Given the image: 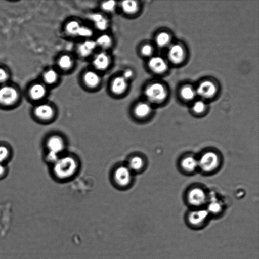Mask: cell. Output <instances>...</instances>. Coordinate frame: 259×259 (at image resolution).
I'll use <instances>...</instances> for the list:
<instances>
[{"instance_id": "cell-8", "label": "cell", "mask_w": 259, "mask_h": 259, "mask_svg": "<svg viewBox=\"0 0 259 259\" xmlns=\"http://www.w3.org/2000/svg\"><path fill=\"white\" fill-rule=\"evenodd\" d=\"M47 152L60 156L65 148V142L63 139L58 135L49 136L45 142Z\"/></svg>"}, {"instance_id": "cell-2", "label": "cell", "mask_w": 259, "mask_h": 259, "mask_svg": "<svg viewBox=\"0 0 259 259\" xmlns=\"http://www.w3.org/2000/svg\"><path fill=\"white\" fill-rule=\"evenodd\" d=\"M78 163L76 159L71 156L60 157L52 164V171L58 179L65 180L72 177L76 172Z\"/></svg>"}, {"instance_id": "cell-16", "label": "cell", "mask_w": 259, "mask_h": 259, "mask_svg": "<svg viewBox=\"0 0 259 259\" xmlns=\"http://www.w3.org/2000/svg\"><path fill=\"white\" fill-rule=\"evenodd\" d=\"M151 108L149 104L145 102H140L137 104L134 109V115L138 118H144L149 115Z\"/></svg>"}, {"instance_id": "cell-4", "label": "cell", "mask_w": 259, "mask_h": 259, "mask_svg": "<svg viewBox=\"0 0 259 259\" xmlns=\"http://www.w3.org/2000/svg\"><path fill=\"white\" fill-rule=\"evenodd\" d=\"M209 212L206 209L192 211L187 215V223L192 228L200 229L206 224Z\"/></svg>"}, {"instance_id": "cell-26", "label": "cell", "mask_w": 259, "mask_h": 259, "mask_svg": "<svg viewBox=\"0 0 259 259\" xmlns=\"http://www.w3.org/2000/svg\"><path fill=\"white\" fill-rule=\"evenodd\" d=\"M80 27V24L77 21L73 20L67 24L66 30L70 35H77Z\"/></svg>"}, {"instance_id": "cell-5", "label": "cell", "mask_w": 259, "mask_h": 259, "mask_svg": "<svg viewBox=\"0 0 259 259\" xmlns=\"http://www.w3.org/2000/svg\"><path fill=\"white\" fill-rule=\"evenodd\" d=\"M46 85L43 82H36L30 84L26 92L28 99L35 104L40 103L47 94Z\"/></svg>"}, {"instance_id": "cell-13", "label": "cell", "mask_w": 259, "mask_h": 259, "mask_svg": "<svg viewBox=\"0 0 259 259\" xmlns=\"http://www.w3.org/2000/svg\"><path fill=\"white\" fill-rule=\"evenodd\" d=\"M109 63V57L106 53L104 52L97 54L93 60L94 67L100 70L106 69L108 67Z\"/></svg>"}, {"instance_id": "cell-6", "label": "cell", "mask_w": 259, "mask_h": 259, "mask_svg": "<svg viewBox=\"0 0 259 259\" xmlns=\"http://www.w3.org/2000/svg\"><path fill=\"white\" fill-rule=\"evenodd\" d=\"M198 166L205 172H210L218 166L219 158L213 152H207L204 153L198 160Z\"/></svg>"}, {"instance_id": "cell-33", "label": "cell", "mask_w": 259, "mask_h": 259, "mask_svg": "<svg viewBox=\"0 0 259 259\" xmlns=\"http://www.w3.org/2000/svg\"><path fill=\"white\" fill-rule=\"evenodd\" d=\"M116 2L114 1H108L106 2H104L102 5V8L108 12L112 11L115 7Z\"/></svg>"}, {"instance_id": "cell-10", "label": "cell", "mask_w": 259, "mask_h": 259, "mask_svg": "<svg viewBox=\"0 0 259 259\" xmlns=\"http://www.w3.org/2000/svg\"><path fill=\"white\" fill-rule=\"evenodd\" d=\"M188 200L192 205L198 206L205 203L206 196L205 192L201 188L192 189L188 194Z\"/></svg>"}, {"instance_id": "cell-3", "label": "cell", "mask_w": 259, "mask_h": 259, "mask_svg": "<svg viewBox=\"0 0 259 259\" xmlns=\"http://www.w3.org/2000/svg\"><path fill=\"white\" fill-rule=\"evenodd\" d=\"M31 115L36 121L46 123L52 120L55 111L50 104L40 102L35 104L31 109Z\"/></svg>"}, {"instance_id": "cell-9", "label": "cell", "mask_w": 259, "mask_h": 259, "mask_svg": "<svg viewBox=\"0 0 259 259\" xmlns=\"http://www.w3.org/2000/svg\"><path fill=\"white\" fill-rule=\"evenodd\" d=\"M113 178L118 186L126 187L132 181V171L127 166H119L115 169Z\"/></svg>"}, {"instance_id": "cell-37", "label": "cell", "mask_w": 259, "mask_h": 259, "mask_svg": "<svg viewBox=\"0 0 259 259\" xmlns=\"http://www.w3.org/2000/svg\"><path fill=\"white\" fill-rule=\"evenodd\" d=\"M133 75V72L131 69H126L123 73L122 77L126 80L131 78Z\"/></svg>"}, {"instance_id": "cell-19", "label": "cell", "mask_w": 259, "mask_h": 259, "mask_svg": "<svg viewBox=\"0 0 259 259\" xmlns=\"http://www.w3.org/2000/svg\"><path fill=\"white\" fill-rule=\"evenodd\" d=\"M96 46L95 41L87 40L79 45L78 51L81 56L87 57L93 52Z\"/></svg>"}, {"instance_id": "cell-28", "label": "cell", "mask_w": 259, "mask_h": 259, "mask_svg": "<svg viewBox=\"0 0 259 259\" xmlns=\"http://www.w3.org/2000/svg\"><path fill=\"white\" fill-rule=\"evenodd\" d=\"M11 74L7 67L0 65V85L9 82Z\"/></svg>"}, {"instance_id": "cell-23", "label": "cell", "mask_w": 259, "mask_h": 259, "mask_svg": "<svg viewBox=\"0 0 259 259\" xmlns=\"http://www.w3.org/2000/svg\"><path fill=\"white\" fill-rule=\"evenodd\" d=\"M43 83L46 85L54 83L58 78L57 72L53 69H49L44 72L42 74Z\"/></svg>"}, {"instance_id": "cell-7", "label": "cell", "mask_w": 259, "mask_h": 259, "mask_svg": "<svg viewBox=\"0 0 259 259\" xmlns=\"http://www.w3.org/2000/svg\"><path fill=\"white\" fill-rule=\"evenodd\" d=\"M147 99L153 102H160L166 97L164 87L160 83H154L149 85L145 92Z\"/></svg>"}, {"instance_id": "cell-17", "label": "cell", "mask_w": 259, "mask_h": 259, "mask_svg": "<svg viewBox=\"0 0 259 259\" xmlns=\"http://www.w3.org/2000/svg\"><path fill=\"white\" fill-rule=\"evenodd\" d=\"M111 87L114 94H121L127 88V80L122 76H118L113 79Z\"/></svg>"}, {"instance_id": "cell-31", "label": "cell", "mask_w": 259, "mask_h": 259, "mask_svg": "<svg viewBox=\"0 0 259 259\" xmlns=\"http://www.w3.org/2000/svg\"><path fill=\"white\" fill-rule=\"evenodd\" d=\"M222 206L216 200L212 201L209 204L207 211L212 213H218L221 211Z\"/></svg>"}, {"instance_id": "cell-22", "label": "cell", "mask_w": 259, "mask_h": 259, "mask_svg": "<svg viewBox=\"0 0 259 259\" xmlns=\"http://www.w3.org/2000/svg\"><path fill=\"white\" fill-rule=\"evenodd\" d=\"M144 165L143 158L139 156H135L130 159L127 166L132 171H137L142 169Z\"/></svg>"}, {"instance_id": "cell-27", "label": "cell", "mask_w": 259, "mask_h": 259, "mask_svg": "<svg viewBox=\"0 0 259 259\" xmlns=\"http://www.w3.org/2000/svg\"><path fill=\"white\" fill-rule=\"evenodd\" d=\"M95 42L97 46H99L103 48H107L111 46L112 39L109 35L103 34L98 37Z\"/></svg>"}, {"instance_id": "cell-34", "label": "cell", "mask_w": 259, "mask_h": 259, "mask_svg": "<svg viewBox=\"0 0 259 259\" xmlns=\"http://www.w3.org/2000/svg\"><path fill=\"white\" fill-rule=\"evenodd\" d=\"M93 34V32L91 29L88 27L81 26L79 31L77 34V36L81 37H90Z\"/></svg>"}, {"instance_id": "cell-18", "label": "cell", "mask_w": 259, "mask_h": 259, "mask_svg": "<svg viewBox=\"0 0 259 259\" xmlns=\"http://www.w3.org/2000/svg\"><path fill=\"white\" fill-rule=\"evenodd\" d=\"M89 17L98 29L102 31L106 29L108 26V21L102 14L94 13L90 15Z\"/></svg>"}, {"instance_id": "cell-29", "label": "cell", "mask_w": 259, "mask_h": 259, "mask_svg": "<svg viewBox=\"0 0 259 259\" xmlns=\"http://www.w3.org/2000/svg\"><path fill=\"white\" fill-rule=\"evenodd\" d=\"M182 97L186 100H192L195 96V92L194 90L189 86L183 87L180 92Z\"/></svg>"}, {"instance_id": "cell-24", "label": "cell", "mask_w": 259, "mask_h": 259, "mask_svg": "<svg viewBox=\"0 0 259 259\" xmlns=\"http://www.w3.org/2000/svg\"><path fill=\"white\" fill-rule=\"evenodd\" d=\"M121 7L124 12L128 14H133L137 10L138 4L135 1L126 0L122 2Z\"/></svg>"}, {"instance_id": "cell-11", "label": "cell", "mask_w": 259, "mask_h": 259, "mask_svg": "<svg viewBox=\"0 0 259 259\" xmlns=\"http://www.w3.org/2000/svg\"><path fill=\"white\" fill-rule=\"evenodd\" d=\"M217 91L215 85L211 81L202 82L197 89V93L204 98H211L215 94Z\"/></svg>"}, {"instance_id": "cell-35", "label": "cell", "mask_w": 259, "mask_h": 259, "mask_svg": "<svg viewBox=\"0 0 259 259\" xmlns=\"http://www.w3.org/2000/svg\"><path fill=\"white\" fill-rule=\"evenodd\" d=\"M9 172V167L7 164L0 163V180L5 179Z\"/></svg>"}, {"instance_id": "cell-21", "label": "cell", "mask_w": 259, "mask_h": 259, "mask_svg": "<svg viewBox=\"0 0 259 259\" xmlns=\"http://www.w3.org/2000/svg\"><path fill=\"white\" fill-rule=\"evenodd\" d=\"M181 166L185 170L191 172L198 166V160L193 156H188L183 159Z\"/></svg>"}, {"instance_id": "cell-14", "label": "cell", "mask_w": 259, "mask_h": 259, "mask_svg": "<svg viewBox=\"0 0 259 259\" xmlns=\"http://www.w3.org/2000/svg\"><path fill=\"white\" fill-rule=\"evenodd\" d=\"M184 52L182 47L179 45L172 46L169 50L168 57L175 64H179L183 60Z\"/></svg>"}, {"instance_id": "cell-32", "label": "cell", "mask_w": 259, "mask_h": 259, "mask_svg": "<svg viewBox=\"0 0 259 259\" xmlns=\"http://www.w3.org/2000/svg\"><path fill=\"white\" fill-rule=\"evenodd\" d=\"M205 105L201 101L196 102L193 105L192 109L196 113H201L205 110Z\"/></svg>"}, {"instance_id": "cell-12", "label": "cell", "mask_w": 259, "mask_h": 259, "mask_svg": "<svg viewBox=\"0 0 259 259\" xmlns=\"http://www.w3.org/2000/svg\"><path fill=\"white\" fill-rule=\"evenodd\" d=\"M148 65L153 72L157 73H161L165 72L167 68L165 60L158 56L151 58L148 62Z\"/></svg>"}, {"instance_id": "cell-25", "label": "cell", "mask_w": 259, "mask_h": 259, "mask_svg": "<svg viewBox=\"0 0 259 259\" xmlns=\"http://www.w3.org/2000/svg\"><path fill=\"white\" fill-rule=\"evenodd\" d=\"M73 61L71 57L68 55L61 56L58 61L59 66L63 69H68L72 66Z\"/></svg>"}, {"instance_id": "cell-15", "label": "cell", "mask_w": 259, "mask_h": 259, "mask_svg": "<svg viewBox=\"0 0 259 259\" xmlns=\"http://www.w3.org/2000/svg\"><path fill=\"white\" fill-rule=\"evenodd\" d=\"M13 155L11 147L7 143L0 142V163L7 164Z\"/></svg>"}, {"instance_id": "cell-20", "label": "cell", "mask_w": 259, "mask_h": 259, "mask_svg": "<svg viewBox=\"0 0 259 259\" xmlns=\"http://www.w3.org/2000/svg\"><path fill=\"white\" fill-rule=\"evenodd\" d=\"M83 80L87 85L90 88H94L99 83L100 78L96 72L88 71L84 74Z\"/></svg>"}, {"instance_id": "cell-36", "label": "cell", "mask_w": 259, "mask_h": 259, "mask_svg": "<svg viewBox=\"0 0 259 259\" xmlns=\"http://www.w3.org/2000/svg\"><path fill=\"white\" fill-rule=\"evenodd\" d=\"M141 53L145 56H149L152 53V48L149 45H144L141 49Z\"/></svg>"}, {"instance_id": "cell-1", "label": "cell", "mask_w": 259, "mask_h": 259, "mask_svg": "<svg viewBox=\"0 0 259 259\" xmlns=\"http://www.w3.org/2000/svg\"><path fill=\"white\" fill-rule=\"evenodd\" d=\"M21 100L18 87L9 82L0 85V108L12 109L18 106Z\"/></svg>"}, {"instance_id": "cell-30", "label": "cell", "mask_w": 259, "mask_h": 259, "mask_svg": "<svg viewBox=\"0 0 259 259\" xmlns=\"http://www.w3.org/2000/svg\"><path fill=\"white\" fill-rule=\"evenodd\" d=\"M170 41V36L166 32H161L156 37V42L159 47H164L167 45Z\"/></svg>"}]
</instances>
